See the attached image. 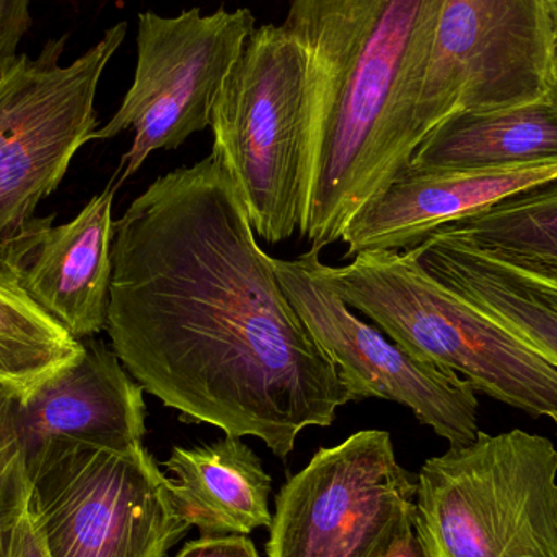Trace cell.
Segmentation results:
<instances>
[{"label": "cell", "instance_id": "obj_1", "mask_svg": "<svg viewBox=\"0 0 557 557\" xmlns=\"http://www.w3.org/2000/svg\"><path fill=\"white\" fill-rule=\"evenodd\" d=\"M104 331L180 421L260 438L281 460L350 403L212 153L159 176L114 222Z\"/></svg>", "mask_w": 557, "mask_h": 557}, {"label": "cell", "instance_id": "obj_2", "mask_svg": "<svg viewBox=\"0 0 557 557\" xmlns=\"http://www.w3.org/2000/svg\"><path fill=\"white\" fill-rule=\"evenodd\" d=\"M444 0H290L282 25L311 69L298 232L321 251L398 178L421 139L418 108Z\"/></svg>", "mask_w": 557, "mask_h": 557}, {"label": "cell", "instance_id": "obj_3", "mask_svg": "<svg viewBox=\"0 0 557 557\" xmlns=\"http://www.w3.org/2000/svg\"><path fill=\"white\" fill-rule=\"evenodd\" d=\"M321 268L336 294L406 352L458 373L476 393L556 421V367L429 276L412 248Z\"/></svg>", "mask_w": 557, "mask_h": 557}, {"label": "cell", "instance_id": "obj_4", "mask_svg": "<svg viewBox=\"0 0 557 557\" xmlns=\"http://www.w3.org/2000/svg\"><path fill=\"white\" fill-rule=\"evenodd\" d=\"M557 450L529 432L478 434L429 458L414 532L428 557H557Z\"/></svg>", "mask_w": 557, "mask_h": 557}, {"label": "cell", "instance_id": "obj_5", "mask_svg": "<svg viewBox=\"0 0 557 557\" xmlns=\"http://www.w3.org/2000/svg\"><path fill=\"white\" fill-rule=\"evenodd\" d=\"M310 59L284 25L255 29L212 107V156L234 180L255 234L276 245L298 228Z\"/></svg>", "mask_w": 557, "mask_h": 557}, {"label": "cell", "instance_id": "obj_6", "mask_svg": "<svg viewBox=\"0 0 557 557\" xmlns=\"http://www.w3.org/2000/svg\"><path fill=\"white\" fill-rule=\"evenodd\" d=\"M126 33V22L111 26L72 64H61V36L38 58L16 54L0 65V268L38 225L36 209L75 153L94 140L98 85Z\"/></svg>", "mask_w": 557, "mask_h": 557}, {"label": "cell", "instance_id": "obj_7", "mask_svg": "<svg viewBox=\"0 0 557 557\" xmlns=\"http://www.w3.org/2000/svg\"><path fill=\"white\" fill-rule=\"evenodd\" d=\"M25 467L51 557H169L191 529L144 445H58Z\"/></svg>", "mask_w": 557, "mask_h": 557}, {"label": "cell", "instance_id": "obj_8", "mask_svg": "<svg viewBox=\"0 0 557 557\" xmlns=\"http://www.w3.org/2000/svg\"><path fill=\"white\" fill-rule=\"evenodd\" d=\"M255 29L257 18L248 9L140 13L133 85L120 110L94 134V140H107L134 131L133 146L111 182L116 188L156 150L178 149L208 129L219 90Z\"/></svg>", "mask_w": 557, "mask_h": 557}, {"label": "cell", "instance_id": "obj_9", "mask_svg": "<svg viewBox=\"0 0 557 557\" xmlns=\"http://www.w3.org/2000/svg\"><path fill=\"white\" fill-rule=\"evenodd\" d=\"M418 483L392 435L360 431L320 448L276 497L270 557H380L414 525Z\"/></svg>", "mask_w": 557, "mask_h": 557}, {"label": "cell", "instance_id": "obj_10", "mask_svg": "<svg viewBox=\"0 0 557 557\" xmlns=\"http://www.w3.org/2000/svg\"><path fill=\"white\" fill-rule=\"evenodd\" d=\"M556 41L546 0H444L418 108L421 143L450 114L546 97Z\"/></svg>", "mask_w": 557, "mask_h": 557}, {"label": "cell", "instance_id": "obj_11", "mask_svg": "<svg viewBox=\"0 0 557 557\" xmlns=\"http://www.w3.org/2000/svg\"><path fill=\"white\" fill-rule=\"evenodd\" d=\"M320 251L277 260L278 282L298 317L339 372L349 401L379 398L414 412L451 448L476 441L480 401L451 370L406 352L380 327L360 320L323 273Z\"/></svg>", "mask_w": 557, "mask_h": 557}, {"label": "cell", "instance_id": "obj_12", "mask_svg": "<svg viewBox=\"0 0 557 557\" xmlns=\"http://www.w3.org/2000/svg\"><path fill=\"white\" fill-rule=\"evenodd\" d=\"M82 344L74 362L25 395L0 392V414L25 465L58 445L116 451L143 445V386L101 341L90 337Z\"/></svg>", "mask_w": 557, "mask_h": 557}, {"label": "cell", "instance_id": "obj_13", "mask_svg": "<svg viewBox=\"0 0 557 557\" xmlns=\"http://www.w3.org/2000/svg\"><path fill=\"white\" fill-rule=\"evenodd\" d=\"M116 191L110 183L67 224L39 221L5 264L29 298L77 341L107 330Z\"/></svg>", "mask_w": 557, "mask_h": 557}, {"label": "cell", "instance_id": "obj_14", "mask_svg": "<svg viewBox=\"0 0 557 557\" xmlns=\"http://www.w3.org/2000/svg\"><path fill=\"white\" fill-rule=\"evenodd\" d=\"M557 176L556 162L467 172H405L367 202L341 242L346 260L369 251H405L437 228Z\"/></svg>", "mask_w": 557, "mask_h": 557}, {"label": "cell", "instance_id": "obj_15", "mask_svg": "<svg viewBox=\"0 0 557 557\" xmlns=\"http://www.w3.org/2000/svg\"><path fill=\"white\" fill-rule=\"evenodd\" d=\"M412 250L429 276L557 369V274L512 263L442 234L429 235Z\"/></svg>", "mask_w": 557, "mask_h": 557}, {"label": "cell", "instance_id": "obj_16", "mask_svg": "<svg viewBox=\"0 0 557 557\" xmlns=\"http://www.w3.org/2000/svg\"><path fill=\"white\" fill-rule=\"evenodd\" d=\"M163 467L175 476L176 509L205 536L248 535L273 523L271 476L240 437L196 447H173Z\"/></svg>", "mask_w": 557, "mask_h": 557}, {"label": "cell", "instance_id": "obj_17", "mask_svg": "<svg viewBox=\"0 0 557 557\" xmlns=\"http://www.w3.org/2000/svg\"><path fill=\"white\" fill-rule=\"evenodd\" d=\"M557 160V101L552 95L490 111L450 114L422 139L408 172L509 169Z\"/></svg>", "mask_w": 557, "mask_h": 557}, {"label": "cell", "instance_id": "obj_18", "mask_svg": "<svg viewBox=\"0 0 557 557\" xmlns=\"http://www.w3.org/2000/svg\"><path fill=\"white\" fill-rule=\"evenodd\" d=\"M434 234L557 274V176L444 225Z\"/></svg>", "mask_w": 557, "mask_h": 557}, {"label": "cell", "instance_id": "obj_19", "mask_svg": "<svg viewBox=\"0 0 557 557\" xmlns=\"http://www.w3.org/2000/svg\"><path fill=\"white\" fill-rule=\"evenodd\" d=\"M84 344L0 268V392L25 395L81 356Z\"/></svg>", "mask_w": 557, "mask_h": 557}, {"label": "cell", "instance_id": "obj_20", "mask_svg": "<svg viewBox=\"0 0 557 557\" xmlns=\"http://www.w3.org/2000/svg\"><path fill=\"white\" fill-rule=\"evenodd\" d=\"M0 557H51L36 522L25 461L0 414Z\"/></svg>", "mask_w": 557, "mask_h": 557}, {"label": "cell", "instance_id": "obj_21", "mask_svg": "<svg viewBox=\"0 0 557 557\" xmlns=\"http://www.w3.org/2000/svg\"><path fill=\"white\" fill-rule=\"evenodd\" d=\"M32 0H0V65L15 58L16 49L32 26Z\"/></svg>", "mask_w": 557, "mask_h": 557}, {"label": "cell", "instance_id": "obj_22", "mask_svg": "<svg viewBox=\"0 0 557 557\" xmlns=\"http://www.w3.org/2000/svg\"><path fill=\"white\" fill-rule=\"evenodd\" d=\"M175 557H260L247 535H211L189 542Z\"/></svg>", "mask_w": 557, "mask_h": 557}, {"label": "cell", "instance_id": "obj_23", "mask_svg": "<svg viewBox=\"0 0 557 557\" xmlns=\"http://www.w3.org/2000/svg\"><path fill=\"white\" fill-rule=\"evenodd\" d=\"M380 557H428L414 532V525L406 527L395 536L388 548Z\"/></svg>", "mask_w": 557, "mask_h": 557}, {"label": "cell", "instance_id": "obj_24", "mask_svg": "<svg viewBox=\"0 0 557 557\" xmlns=\"http://www.w3.org/2000/svg\"><path fill=\"white\" fill-rule=\"evenodd\" d=\"M549 95H552V97L557 101V41L555 49V72H553V84L552 90H549Z\"/></svg>", "mask_w": 557, "mask_h": 557}, {"label": "cell", "instance_id": "obj_25", "mask_svg": "<svg viewBox=\"0 0 557 557\" xmlns=\"http://www.w3.org/2000/svg\"><path fill=\"white\" fill-rule=\"evenodd\" d=\"M546 3H548L549 15H552L557 35V0H546Z\"/></svg>", "mask_w": 557, "mask_h": 557}, {"label": "cell", "instance_id": "obj_26", "mask_svg": "<svg viewBox=\"0 0 557 557\" xmlns=\"http://www.w3.org/2000/svg\"><path fill=\"white\" fill-rule=\"evenodd\" d=\"M555 422H556V425H557V419H556V421H555Z\"/></svg>", "mask_w": 557, "mask_h": 557}]
</instances>
